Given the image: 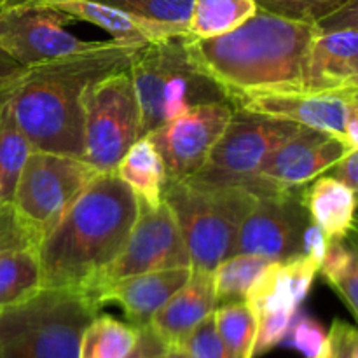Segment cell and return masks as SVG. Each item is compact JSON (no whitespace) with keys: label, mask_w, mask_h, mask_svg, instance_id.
Returning a JSON list of instances; mask_svg holds the SVG:
<instances>
[{"label":"cell","mask_w":358,"mask_h":358,"mask_svg":"<svg viewBox=\"0 0 358 358\" xmlns=\"http://www.w3.org/2000/svg\"><path fill=\"white\" fill-rule=\"evenodd\" d=\"M143 44L110 38L98 48L30 66L10 90L9 107L31 149L84 157V93L129 66Z\"/></svg>","instance_id":"6da1fadb"},{"label":"cell","mask_w":358,"mask_h":358,"mask_svg":"<svg viewBox=\"0 0 358 358\" xmlns=\"http://www.w3.org/2000/svg\"><path fill=\"white\" fill-rule=\"evenodd\" d=\"M317 24L257 9L229 34L192 38L187 48L231 103L241 98L304 91V70Z\"/></svg>","instance_id":"7a4b0ae2"},{"label":"cell","mask_w":358,"mask_h":358,"mask_svg":"<svg viewBox=\"0 0 358 358\" xmlns=\"http://www.w3.org/2000/svg\"><path fill=\"white\" fill-rule=\"evenodd\" d=\"M136 215L138 199L115 170L98 173L38 243L42 289L86 290L122 250Z\"/></svg>","instance_id":"3957f363"},{"label":"cell","mask_w":358,"mask_h":358,"mask_svg":"<svg viewBox=\"0 0 358 358\" xmlns=\"http://www.w3.org/2000/svg\"><path fill=\"white\" fill-rule=\"evenodd\" d=\"M128 72L140 107V136L199 105L229 101L191 55L187 35L143 44L131 56Z\"/></svg>","instance_id":"277c9868"},{"label":"cell","mask_w":358,"mask_h":358,"mask_svg":"<svg viewBox=\"0 0 358 358\" xmlns=\"http://www.w3.org/2000/svg\"><path fill=\"white\" fill-rule=\"evenodd\" d=\"M83 289H41L0 310V358H79L84 331L100 311Z\"/></svg>","instance_id":"5b68a950"},{"label":"cell","mask_w":358,"mask_h":358,"mask_svg":"<svg viewBox=\"0 0 358 358\" xmlns=\"http://www.w3.org/2000/svg\"><path fill=\"white\" fill-rule=\"evenodd\" d=\"M257 196L245 187L198 185L166 180L164 201L173 212L192 269L213 271L234 254L238 231Z\"/></svg>","instance_id":"8992f818"},{"label":"cell","mask_w":358,"mask_h":358,"mask_svg":"<svg viewBox=\"0 0 358 358\" xmlns=\"http://www.w3.org/2000/svg\"><path fill=\"white\" fill-rule=\"evenodd\" d=\"M301 124L234 108L231 121L203 166L187 178L198 185L247 189L269 156L297 131Z\"/></svg>","instance_id":"52a82bcc"},{"label":"cell","mask_w":358,"mask_h":358,"mask_svg":"<svg viewBox=\"0 0 358 358\" xmlns=\"http://www.w3.org/2000/svg\"><path fill=\"white\" fill-rule=\"evenodd\" d=\"M84 157L100 173L115 170L140 138V107L128 69L103 77L84 93Z\"/></svg>","instance_id":"ba28073f"},{"label":"cell","mask_w":358,"mask_h":358,"mask_svg":"<svg viewBox=\"0 0 358 358\" xmlns=\"http://www.w3.org/2000/svg\"><path fill=\"white\" fill-rule=\"evenodd\" d=\"M98 173L79 157L31 149L21 170L13 205L44 238Z\"/></svg>","instance_id":"9c48e42d"},{"label":"cell","mask_w":358,"mask_h":358,"mask_svg":"<svg viewBox=\"0 0 358 358\" xmlns=\"http://www.w3.org/2000/svg\"><path fill=\"white\" fill-rule=\"evenodd\" d=\"M171 268H191V257L177 219L166 201L157 208L138 201V215L124 247L94 276L86 292L96 299L105 287L117 280Z\"/></svg>","instance_id":"30bf717a"},{"label":"cell","mask_w":358,"mask_h":358,"mask_svg":"<svg viewBox=\"0 0 358 358\" xmlns=\"http://www.w3.org/2000/svg\"><path fill=\"white\" fill-rule=\"evenodd\" d=\"M72 21L69 14L44 3L7 2L0 7V45L21 66L30 69L103 44L70 34Z\"/></svg>","instance_id":"8fae6325"},{"label":"cell","mask_w":358,"mask_h":358,"mask_svg":"<svg viewBox=\"0 0 358 358\" xmlns=\"http://www.w3.org/2000/svg\"><path fill=\"white\" fill-rule=\"evenodd\" d=\"M345 138L322 129L299 126L262 164L248 191L255 196L297 191L327 173L348 150Z\"/></svg>","instance_id":"7c38bea8"},{"label":"cell","mask_w":358,"mask_h":358,"mask_svg":"<svg viewBox=\"0 0 358 358\" xmlns=\"http://www.w3.org/2000/svg\"><path fill=\"white\" fill-rule=\"evenodd\" d=\"M303 189L257 196L238 231L234 254L261 255L268 261L303 254L304 231L311 222Z\"/></svg>","instance_id":"4fadbf2b"},{"label":"cell","mask_w":358,"mask_h":358,"mask_svg":"<svg viewBox=\"0 0 358 358\" xmlns=\"http://www.w3.org/2000/svg\"><path fill=\"white\" fill-rule=\"evenodd\" d=\"M233 110L229 101L199 105L147 133L163 159L166 180H187L203 166L231 121Z\"/></svg>","instance_id":"5bb4252c"},{"label":"cell","mask_w":358,"mask_h":358,"mask_svg":"<svg viewBox=\"0 0 358 358\" xmlns=\"http://www.w3.org/2000/svg\"><path fill=\"white\" fill-rule=\"evenodd\" d=\"M358 0L317 21L304 70V91L358 90Z\"/></svg>","instance_id":"9a60e30c"},{"label":"cell","mask_w":358,"mask_h":358,"mask_svg":"<svg viewBox=\"0 0 358 358\" xmlns=\"http://www.w3.org/2000/svg\"><path fill=\"white\" fill-rule=\"evenodd\" d=\"M233 107L334 133L346 140L345 131L350 115L358 110V90L261 94L241 98L234 101Z\"/></svg>","instance_id":"2e32d148"},{"label":"cell","mask_w":358,"mask_h":358,"mask_svg":"<svg viewBox=\"0 0 358 358\" xmlns=\"http://www.w3.org/2000/svg\"><path fill=\"white\" fill-rule=\"evenodd\" d=\"M217 306L212 271L191 268L187 282L154 313L149 329L166 346H180Z\"/></svg>","instance_id":"e0dca14e"},{"label":"cell","mask_w":358,"mask_h":358,"mask_svg":"<svg viewBox=\"0 0 358 358\" xmlns=\"http://www.w3.org/2000/svg\"><path fill=\"white\" fill-rule=\"evenodd\" d=\"M189 276L191 268H171L126 276L105 287L96 301L100 306L108 303L121 306L129 324L142 329L149 325L154 313L164 306Z\"/></svg>","instance_id":"ac0fdd59"},{"label":"cell","mask_w":358,"mask_h":358,"mask_svg":"<svg viewBox=\"0 0 358 358\" xmlns=\"http://www.w3.org/2000/svg\"><path fill=\"white\" fill-rule=\"evenodd\" d=\"M318 268L320 264L306 254L271 261L250 287L245 303L255 317L275 310L297 311L310 294Z\"/></svg>","instance_id":"d6986e66"},{"label":"cell","mask_w":358,"mask_h":358,"mask_svg":"<svg viewBox=\"0 0 358 358\" xmlns=\"http://www.w3.org/2000/svg\"><path fill=\"white\" fill-rule=\"evenodd\" d=\"M7 2H21V0H7ZM27 2L44 3V6L55 7V9L69 14L72 20L87 21L94 27H100L101 30L110 34L114 41L119 42L147 44V42L187 35L185 28L182 27L156 23V21L131 16L124 10L115 9L108 3L98 2V0H27Z\"/></svg>","instance_id":"ffe728a7"},{"label":"cell","mask_w":358,"mask_h":358,"mask_svg":"<svg viewBox=\"0 0 358 358\" xmlns=\"http://www.w3.org/2000/svg\"><path fill=\"white\" fill-rule=\"evenodd\" d=\"M303 201L311 222L320 226L327 241L346 240L355 231L357 191L329 173L303 189Z\"/></svg>","instance_id":"44dd1931"},{"label":"cell","mask_w":358,"mask_h":358,"mask_svg":"<svg viewBox=\"0 0 358 358\" xmlns=\"http://www.w3.org/2000/svg\"><path fill=\"white\" fill-rule=\"evenodd\" d=\"M115 173L143 205L157 208L164 201V163L147 136H140L129 147L115 166Z\"/></svg>","instance_id":"7402d4cb"},{"label":"cell","mask_w":358,"mask_h":358,"mask_svg":"<svg viewBox=\"0 0 358 358\" xmlns=\"http://www.w3.org/2000/svg\"><path fill=\"white\" fill-rule=\"evenodd\" d=\"M255 0H194L185 31L192 38L229 34L257 13Z\"/></svg>","instance_id":"603a6c76"},{"label":"cell","mask_w":358,"mask_h":358,"mask_svg":"<svg viewBox=\"0 0 358 358\" xmlns=\"http://www.w3.org/2000/svg\"><path fill=\"white\" fill-rule=\"evenodd\" d=\"M41 289L37 248H17L0 255V310L28 299Z\"/></svg>","instance_id":"cb8c5ba5"},{"label":"cell","mask_w":358,"mask_h":358,"mask_svg":"<svg viewBox=\"0 0 358 358\" xmlns=\"http://www.w3.org/2000/svg\"><path fill=\"white\" fill-rule=\"evenodd\" d=\"M140 338V329L115 320L110 315H96L84 331L79 358H128Z\"/></svg>","instance_id":"d4e9b609"},{"label":"cell","mask_w":358,"mask_h":358,"mask_svg":"<svg viewBox=\"0 0 358 358\" xmlns=\"http://www.w3.org/2000/svg\"><path fill=\"white\" fill-rule=\"evenodd\" d=\"M31 145L16 124L9 101L0 108V205L13 203L17 180Z\"/></svg>","instance_id":"484cf974"},{"label":"cell","mask_w":358,"mask_h":358,"mask_svg":"<svg viewBox=\"0 0 358 358\" xmlns=\"http://www.w3.org/2000/svg\"><path fill=\"white\" fill-rule=\"evenodd\" d=\"M271 261L252 254H234L213 268V289L217 304L245 301L248 290Z\"/></svg>","instance_id":"4316f807"},{"label":"cell","mask_w":358,"mask_h":358,"mask_svg":"<svg viewBox=\"0 0 358 358\" xmlns=\"http://www.w3.org/2000/svg\"><path fill=\"white\" fill-rule=\"evenodd\" d=\"M318 271L338 292L353 318H358V261L355 248L346 243V240L329 241Z\"/></svg>","instance_id":"83f0119b"},{"label":"cell","mask_w":358,"mask_h":358,"mask_svg":"<svg viewBox=\"0 0 358 358\" xmlns=\"http://www.w3.org/2000/svg\"><path fill=\"white\" fill-rule=\"evenodd\" d=\"M217 334L233 358H252L257 318L245 301L219 304L213 311Z\"/></svg>","instance_id":"f1b7e54d"},{"label":"cell","mask_w":358,"mask_h":358,"mask_svg":"<svg viewBox=\"0 0 358 358\" xmlns=\"http://www.w3.org/2000/svg\"><path fill=\"white\" fill-rule=\"evenodd\" d=\"M131 16L185 28L194 0H98Z\"/></svg>","instance_id":"f546056e"},{"label":"cell","mask_w":358,"mask_h":358,"mask_svg":"<svg viewBox=\"0 0 358 358\" xmlns=\"http://www.w3.org/2000/svg\"><path fill=\"white\" fill-rule=\"evenodd\" d=\"M42 236L13 203L0 205V255L17 248H38Z\"/></svg>","instance_id":"4dcf8cb0"},{"label":"cell","mask_w":358,"mask_h":358,"mask_svg":"<svg viewBox=\"0 0 358 358\" xmlns=\"http://www.w3.org/2000/svg\"><path fill=\"white\" fill-rule=\"evenodd\" d=\"M346 2L348 0H255L259 9L308 23H317L331 16Z\"/></svg>","instance_id":"1f68e13d"},{"label":"cell","mask_w":358,"mask_h":358,"mask_svg":"<svg viewBox=\"0 0 358 358\" xmlns=\"http://www.w3.org/2000/svg\"><path fill=\"white\" fill-rule=\"evenodd\" d=\"M282 343L303 353L306 358H315L324 352L327 345V332L320 322L297 310Z\"/></svg>","instance_id":"d6a6232c"},{"label":"cell","mask_w":358,"mask_h":358,"mask_svg":"<svg viewBox=\"0 0 358 358\" xmlns=\"http://www.w3.org/2000/svg\"><path fill=\"white\" fill-rule=\"evenodd\" d=\"M297 311L290 310H275L259 313L257 317V331H255L254 350L252 358H257L271 352L275 346L282 345L287 331H289L292 318Z\"/></svg>","instance_id":"836d02e7"},{"label":"cell","mask_w":358,"mask_h":358,"mask_svg":"<svg viewBox=\"0 0 358 358\" xmlns=\"http://www.w3.org/2000/svg\"><path fill=\"white\" fill-rule=\"evenodd\" d=\"M187 358H233L217 334L213 313L206 317L180 345Z\"/></svg>","instance_id":"e575fe53"},{"label":"cell","mask_w":358,"mask_h":358,"mask_svg":"<svg viewBox=\"0 0 358 358\" xmlns=\"http://www.w3.org/2000/svg\"><path fill=\"white\" fill-rule=\"evenodd\" d=\"M327 341L332 358H358V332L348 322L336 318Z\"/></svg>","instance_id":"d590c367"},{"label":"cell","mask_w":358,"mask_h":358,"mask_svg":"<svg viewBox=\"0 0 358 358\" xmlns=\"http://www.w3.org/2000/svg\"><path fill=\"white\" fill-rule=\"evenodd\" d=\"M358 149H352L327 171L331 177L338 178L339 182L346 184L348 187H352L353 191H357L358 187Z\"/></svg>","instance_id":"8d00e7d4"},{"label":"cell","mask_w":358,"mask_h":358,"mask_svg":"<svg viewBox=\"0 0 358 358\" xmlns=\"http://www.w3.org/2000/svg\"><path fill=\"white\" fill-rule=\"evenodd\" d=\"M164 352H166V345L147 325V327L140 329L138 343L128 358H157Z\"/></svg>","instance_id":"74e56055"},{"label":"cell","mask_w":358,"mask_h":358,"mask_svg":"<svg viewBox=\"0 0 358 358\" xmlns=\"http://www.w3.org/2000/svg\"><path fill=\"white\" fill-rule=\"evenodd\" d=\"M327 236L320 229V226H317L315 222L308 224L303 236V254L310 255V257H313L320 264L325 255V250H327Z\"/></svg>","instance_id":"f35d334b"},{"label":"cell","mask_w":358,"mask_h":358,"mask_svg":"<svg viewBox=\"0 0 358 358\" xmlns=\"http://www.w3.org/2000/svg\"><path fill=\"white\" fill-rule=\"evenodd\" d=\"M27 72L24 66H21L6 49L0 45V93L13 90L14 84L21 79V76Z\"/></svg>","instance_id":"ab89813d"},{"label":"cell","mask_w":358,"mask_h":358,"mask_svg":"<svg viewBox=\"0 0 358 358\" xmlns=\"http://www.w3.org/2000/svg\"><path fill=\"white\" fill-rule=\"evenodd\" d=\"M346 142L350 143L352 147L358 149V110L353 112L348 119V124H346Z\"/></svg>","instance_id":"60d3db41"},{"label":"cell","mask_w":358,"mask_h":358,"mask_svg":"<svg viewBox=\"0 0 358 358\" xmlns=\"http://www.w3.org/2000/svg\"><path fill=\"white\" fill-rule=\"evenodd\" d=\"M315 358H332V355H331V348H329V341H327V345H325L324 352H322L320 355L315 357Z\"/></svg>","instance_id":"b9f144b4"},{"label":"cell","mask_w":358,"mask_h":358,"mask_svg":"<svg viewBox=\"0 0 358 358\" xmlns=\"http://www.w3.org/2000/svg\"><path fill=\"white\" fill-rule=\"evenodd\" d=\"M9 94H10V90L6 91V93H0V108H2V105L6 103V100H7V98H9Z\"/></svg>","instance_id":"7bdbcfd3"},{"label":"cell","mask_w":358,"mask_h":358,"mask_svg":"<svg viewBox=\"0 0 358 358\" xmlns=\"http://www.w3.org/2000/svg\"><path fill=\"white\" fill-rule=\"evenodd\" d=\"M6 2H7V0H0V7H2Z\"/></svg>","instance_id":"ee69618b"},{"label":"cell","mask_w":358,"mask_h":358,"mask_svg":"<svg viewBox=\"0 0 358 358\" xmlns=\"http://www.w3.org/2000/svg\"><path fill=\"white\" fill-rule=\"evenodd\" d=\"M164 353H166V352H164ZM164 353H163V355H161V357H157V358H164Z\"/></svg>","instance_id":"f6af8a7d"}]
</instances>
